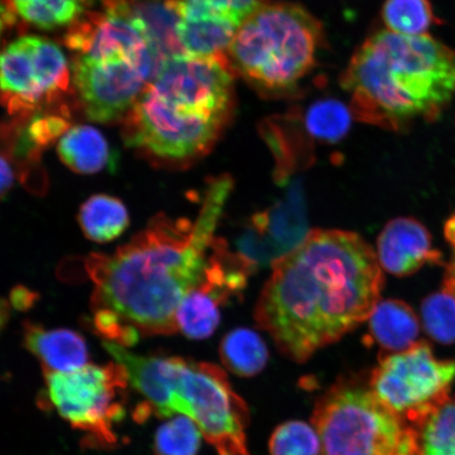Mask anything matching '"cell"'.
Segmentation results:
<instances>
[{"instance_id": "2e32d148", "label": "cell", "mask_w": 455, "mask_h": 455, "mask_svg": "<svg viewBox=\"0 0 455 455\" xmlns=\"http://www.w3.org/2000/svg\"><path fill=\"white\" fill-rule=\"evenodd\" d=\"M24 341L28 351L42 363L44 373H65L87 365V343L70 329H47L38 323H24Z\"/></svg>"}, {"instance_id": "7a4b0ae2", "label": "cell", "mask_w": 455, "mask_h": 455, "mask_svg": "<svg viewBox=\"0 0 455 455\" xmlns=\"http://www.w3.org/2000/svg\"><path fill=\"white\" fill-rule=\"evenodd\" d=\"M232 189L229 175L212 178L195 220L159 213L112 254H91L93 312H111L147 337L178 331L176 312L201 280Z\"/></svg>"}, {"instance_id": "836d02e7", "label": "cell", "mask_w": 455, "mask_h": 455, "mask_svg": "<svg viewBox=\"0 0 455 455\" xmlns=\"http://www.w3.org/2000/svg\"><path fill=\"white\" fill-rule=\"evenodd\" d=\"M443 289L455 295V250L451 261L447 264Z\"/></svg>"}, {"instance_id": "4fadbf2b", "label": "cell", "mask_w": 455, "mask_h": 455, "mask_svg": "<svg viewBox=\"0 0 455 455\" xmlns=\"http://www.w3.org/2000/svg\"><path fill=\"white\" fill-rule=\"evenodd\" d=\"M73 82L85 117L91 122H122L149 84L138 61H92L77 56L73 61Z\"/></svg>"}, {"instance_id": "8fae6325", "label": "cell", "mask_w": 455, "mask_h": 455, "mask_svg": "<svg viewBox=\"0 0 455 455\" xmlns=\"http://www.w3.org/2000/svg\"><path fill=\"white\" fill-rule=\"evenodd\" d=\"M235 76L229 61L183 54L167 60L150 84L170 104L230 123Z\"/></svg>"}, {"instance_id": "e575fe53", "label": "cell", "mask_w": 455, "mask_h": 455, "mask_svg": "<svg viewBox=\"0 0 455 455\" xmlns=\"http://www.w3.org/2000/svg\"><path fill=\"white\" fill-rule=\"evenodd\" d=\"M443 235H445L446 241L455 250V213L446 220L445 226H443Z\"/></svg>"}, {"instance_id": "ac0fdd59", "label": "cell", "mask_w": 455, "mask_h": 455, "mask_svg": "<svg viewBox=\"0 0 455 455\" xmlns=\"http://www.w3.org/2000/svg\"><path fill=\"white\" fill-rule=\"evenodd\" d=\"M60 161L74 172L95 174L113 169L116 158L109 142L100 130L79 124L61 136L57 145Z\"/></svg>"}, {"instance_id": "83f0119b", "label": "cell", "mask_w": 455, "mask_h": 455, "mask_svg": "<svg viewBox=\"0 0 455 455\" xmlns=\"http://www.w3.org/2000/svg\"><path fill=\"white\" fill-rule=\"evenodd\" d=\"M420 315L429 338L442 345L455 344V295L443 288L429 295L423 300Z\"/></svg>"}, {"instance_id": "d6a6232c", "label": "cell", "mask_w": 455, "mask_h": 455, "mask_svg": "<svg viewBox=\"0 0 455 455\" xmlns=\"http://www.w3.org/2000/svg\"><path fill=\"white\" fill-rule=\"evenodd\" d=\"M16 12L12 0H0V34L5 28L15 25Z\"/></svg>"}, {"instance_id": "4dcf8cb0", "label": "cell", "mask_w": 455, "mask_h": 455, "mask_svg": "<svg viewBox=\"0 0 455 455\" xmlns=\"http://www.w3.org/2000/svg\"><path fill=\"white\" fill-rule=\"evenodd\" d=\"M15 172L12 164L0 155V201L8 196L14 185Z\"/></svg>"}, {"instance_id": "44dd1931", "label": "cell", "mask_w": 455, "mask_h": 455, "mask_svg": "<svg viewBox=\"0 0 455 455\" xmlns=\"http://www.w3.org/2000/svg\"><path fill=\"white\" fill-rule=\"evenodd\" d=\"M236 30L229 22L216 20L180 19L178 27L186 54L225 61H229L228 50Z\"/></svg>"}, {"instance_id": "ffe728a7", "label": "cell", "mask_w": 455, "mask_h": 455, "mask_svg": "<svg viewBox=\"0 0 455 455\" xmlns=\"http://www.w3.org/2000/svg\"><path fill=\"white\" fill-rule=\"evenodd\" d=\"M78 223L89 240L100 243H109L126 231L130 216L121 199L108 195H96L82 204Z\"/></svg>"}, {"instance_id": "cb8c5ba5", "label": "cell", "mask_w": 455, "mask_h": 455, "mask_svg": "<svg viewBox=\"0 0 455 455\" xmlns=\"http://www.w3.org/2000/svg\"><path fill=\"white\" fill-rule=\"evenodd\" d=\"M380 15L387 30L406 36H428L442 24L430 0H385Z\"/></svg>"}, {"instance_id": "f546056e", "label": "cell", "mask_w": 455, "mask_h": 455, "mask_svg": "<svg viewBox=\"0 0 455 455\" xmlns=\"http://www.w3.org/2000/svg\"><path fill=\"white\" fill-rule=\"evenodd\" d=\"M320 439L315 427L289 420L276 427L269 442L270 455H318Z\"/></svg>"}, {"instance_id": "4316f807", "label": "cell", "mask_w": 455, "mask_h": 455, "mask_svg": "<svg viewBox=\"0 0 455 455\" xmlns=\"http://www.w3.org/2000/svg\"><path fill=\"white\" fill-rule=\"evenodd\" d=\"M202 435L197 425L181 414L159 427L153 451L156 455H197Z\"/></svg>"}, {"instance_id": "9a60e30c", "label": "cell", "mask_w": 455, "mask_h": 455, "mask_svg": "<svg viewBox=\"0 0 455 455\" xmlns=\"http://www.w3.org/2000/svg\"><path fill=\"white\" fill-rule=\"evenodd\" d=\"M377 255L382 269L398 277L411 275L426 265L443 264V254L435 249L430 232L412 218L395 219L384 227Z\"/></svg>"}, {"instance_id": "603a6c76", "label": "cell", "mask_w": 455, "mask_h": 455, "mask_svg": "<svg viewBox=\"0 0 455 455\" xmlns=\"http://www.w3.org/2000/svg\"><path fill=\"white\" fill-rule=\"evenodd\" d=\"M412 427L413 455H455V398L449 397Z\"/></svg>"}, {"instance_id": "6da1fadb", "label": "cell", "mask_w": 455, "mask_h": 455, "mask_svg": "<svg viewBox=\"0 0 455 455\" xmlns=\"http://www.w3.org/2000/svg\"><path fill=\"white\" fill-rule=\"evenodd\" d=\"M384 282L377 252L357 233L312 230L275 259L254 318L283 355L305 363L368 321Z\"/></svg>"}, {"instance_id": "e0dca14e", "label": "cell", "mask_w": 455, "mask_h": 455, "mask_svg": "<svg viewBox=\"0 0 455 455\" xmlns=\"http://www.w3.org/2000/svg\"><path fill=\"white\" fill-rule=\"evenodd\" d=\"M368 321L367 339L379 347L380 356L406 351L419 341V317L405 301L379 300Z\"/></svg>"}, {"instance_id": "d6986e66", "label": "cell", "mask_w": 455, "mask_h": 455, "mask_svg": "<svg viewBox=\"0 0 455 455\" xmlns=\"http://www.w3.org/2000/svg\"><path fill=\"white\" fill-rule=\"evenodd\" d=\"M132 10L144 25L150 44L159 53L167 60L186 54L179 39L180 15L175 0H146L132 5Z\"/></svg>"}, {"instance_id": "277c9868", "label": "cell", "mask_w": 455, "mask_h": 455, "mask_svg": "<svg viewBox=\"0 0 455 455\" xmlns=\"http://www.w3.org/2000/svg\"><path fill=\"white\" fill-rule=\"evenodd\" d=\"M323 32L320 20L291 4H266L237 28L228 59L259 92H291L316 64Z\"/></svg>"}, {"instance_id": "3957f363", "label": "cell", "mask_w": 455, "mask_h": 455, "mask_svg": "<svg viewBox=\"0 0 455 455\" xmlns=\"http://www.w3.org/2000/svg\"><path fill=\"white\" fill-rule=\"evenodd\" d=\"M340 84L357 121L390 131L435 122L455 95V50L430 36L380 30L355 51Z\"/></svg>"}, {"instance_id": "ba28073f", "label": "cell", "mask_w": 455, "mask_h": 455, "mask_svg": "<svg viewBox=\"0 0 455 455\" xmlns=\"http://www.w3.org/2000/svg\"><path fill=\"white\" fill-rule=\"evenodd\" d=\"M171 412L195 422L218 455H250L246 403L233 390L223 369L185 358L176 380Z\"/></svg>"}, {"instance_id": "7c38bea8", "label": "cell", "mask_w": 455, "mask_h": 455, "mask_svg": "<svg viewBox=\"0 0 455 455\" xmlns=\"http://www.w3.org/2000/svg\"><path fill=\"white\" fill-rule=\"evenodd\" d=\"M105 13L85 12L72 22L66 44L92 61L131 60L144 62L153 51L144 25L124 0H102Z\"/></svg>"}, {"instance_id": "52a82bcc", "label": "cell", "mask_w": 455, "mask_h": 455, "mask_svg": "<svg viewBox=\"0 0 455 455\" xmlns=\"http://www.w3.org/2000/svg\"><path fill=\"white\" fill-rule=\"evenodd\" d=\"M43 405L55 409L74 428L87 432L90 445L116 443L114 426L124 417L128 374L121 363L85 365L65 373H44Z\"/></svg>"}, {"instance_id": "f1b7e54d", "label": "cell", "mask_w": 455, "mask_h": 455, "mask_svg": "<svg viewBox=\"0 0 455 455\" xmlns=\"http://www.w3.org/2000/svg\"><path fill=\"white\" fill-rule=\"evenodd\" d=\"M83 8L84 0H30L16 11L30 24L52 30L71 24L83 13Z\"/></svg>"}, {"instance_id": "30bf717a", "label": "cell", "mask_w": 455, "mask_h": 455, "mask_svg": "<svg viewBox=\"0 0 455 455\" xmlns=\"http://www.w3.org/2000/svg\"><path fill=\"white\" fill-rule=\"evenodd\" d=\"M70 70L61 49L44 37L22 36L0 54V102L9 112H36L65 93Z\"/></svg>"}, {"instance_id": "5b68a950", "label": "cell", "mask_w": 455, "mask_h": 455, "mask_svg": "<svg viewBox=\"0 0 455 455\" xmlns=\"http://www.w3.org/2000/svg\"><path fill=\"white\" fill-rule=\"evenodd\" d=\"M312 425L318 455H413V427L355 379H339L318 398Z\"/></svg>"}, {"instance_id": "1f68e13d", "label": "cell", "mask_w": 455, "mask_h": 455, "mask_svg": "<svg viewBox=\"0 0 455 455\" xmlns=\"http://www.w3.org/2000/svg\"><path fill=\"white\" fill-rule=\"evenodd\" d=\"M36 298L37 295L34 294V292L30 291L28 288L16 287L13 289V291L11 292L10 301L11 305H13L16 309L28 310L36 303Z\"/></svg>"}, {"instance_id": "7402d4cb", "label": "cell", "mask_w": 455, "mask_h": 455, "mask_svg": "<svg viewBox=\"0 0 455 455\" xmlns=\"http://www.w3.org/2000/svg\"><path fill=\"white\" fill-rule=\"evenodd\" d=\"M220 355L224 366L241 378H252L263 371L269 357L265 341L247 328L226 334L220 343Z\"/></svg>"}, {"instance_id": "8992f818", "label": "cell", "mask_w": 455, "mask_h": 455, "mask_svg": "<svg viewBox=\"0 0 455 455\" xmlns=\"http://www.w3.org/2000/svg\"><path fill=\"white\" fill-rule=\"evenodd\" d=\"M228 126L176 109L148 84L122 121L124 144L153 166L184 170L218 144Z\"/></svg>"}, {"instance_id": "9c48e42d", "label": "cell", "mask_w": 455, "mask_h": 455, "mask_svg": "<svg viewBox=\"0 0 455 455\" xmlns=\"http://www.w3.org/2000/svg\"><path fill=\"white\" fill-rule=\"evenodd\" d=\"M455 380V360H440L429 344L379 356L370 379L379 400L409 425H415L449 400Z\"/></svg>"}, {"instance_id": "d4e9b609", "label": "cell", "mask_w": 455, "mask_h": 455, "mask_svg": "<svg viewBox=\"0 0 455 455\" xmlns=\"http://www.w3.org/2000/svg\"><path fill=\"white\" fill-rule=\"evenodd\" d=\"M351 110L337 100H322L312 104L304 116V127L312 140L334 144L348 133Z\"/></svg>"}, {"instance_id": "484cf974", "label": "cell", "mask_w": 455, "mask_h": 455, "mask_svg": "<svg viewBox=\"0 0 455 455\" xmlns=\"http://www.w3.org/2000/svg\"><path fill=\"white\" fill-rule=\"evenodd\" d=\"M180 19L216 20L235 28L267 4L266 0H175Z\"/></svg>"}, {"instance_id": "d590c367", "label": "cell", "mask_w": 455, "mask_h": 455, "mask_svg": "<svg viewBox=\"0 0 455 455\" xmlns=\"http://www.w3.org/2000/svg\"><path fill=\"white\" fill-rule=\"evenodd\" d=\"M10 315V304L7 300L0 299V329L7 323Z\"/></svg>"}, {"instance_id": "5bb4252c", "label": "cell", "mask_w": 455, "mask_h": 455, "mask_svg": "<svg viewBox=\"0 0 455 455\" xmlns=\"http://www.w3.org/2000/svg\"><path fill=\"white\" fill-rule=\"evenodd\" d=\"M104 346L114 360L126 369L129 383L146 398L145 403L150 406L153 414L159 418H172L171 403L185 358L134 355L111 341H105Z\"/></svg>"}]
</instances>
